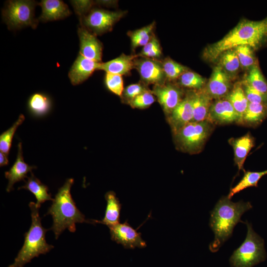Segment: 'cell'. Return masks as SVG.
<instances>
[{"instance_id": "obj_1", "label": "cell", "mask_w": 267, "mask_h": 267, "mask_svg": "<svg viewBox=\"0 0 267 267\" xmlns=\"http://www.w3.org/2000/svg\"><path fill=\"white\" fill-rule=\"evenodd\" d=\"M267 42V17L260 21L243 19L222 39L207 46L203 57L209 62H214L226 50L243 45L257 50Z\"/></svg>"}, {"instance_id": "obj_2", "label": "cell", "mask_w": 267, "mask_h": 267, "mask_svg": "<svg viewBox=\"0 0 267 267\" xmlns=\"http://www.w3.org/2000/svg\"><path fill=\"white\" fill-rule=\"evenodd\" d=\"M252 208L249 202H233L227 196L222 197L211 214L210 226L215 234L209 245L212 252L218 251L231 236L234 226L241 221L242 215Z\"/></svg>"}, {"instance_id": "obj_3", "label": "cell", "mask_w": 267, "mask_h": 267, "mask_svg": "<svg viewBox=\"0 0 267 267\" xmlns=\"http://www.w3.org/2000/svg\"><path fill=\"white\" fill-rule=\"evenodd\" d=\"M73 183V178L66 180L64 185L59 188L46 214L50 215L52 217L53 224L49 229L53 231L55 239L66 229L74 232L77 223L93 224L92 220H86L85 215L76 207L70 192Z\"/></svg>"}, {"instance_id": "obj_4", "label": "cell", "mask_w": 267, "mask_h": 267, "mask_svg": "<svg viewBox=\"0 0 267 267\" xmlns=\"http://www.w3.org/2000/svg\"><path fill=\"white\" fill-rule=\"evenodd\" d=\"M32 218V223L29 230L25 233L24 243L14 262L8 267H24L27 263L41 254H45L54 246L46 243L45 234L48 229L42 225L39 209L36 203L29 204Z\"/></svg>"}, {"instance_id": "obj_5", "label": "cell", "mask_w": 267, "mask_h": 267, "mask_svg": "<svg viewBox=\"0 0 267 267\" xmlns=\"http://www.w3.org/2000/svg\"><path fill=\"white\" fill-rule=\"evenodd\" d=\"M247 233L243 243L229 259L231 267H253L264 261L266 257L263 239L254 230L248 222Z\"/></svg>"}, {"instance_id": "obj_6", "label": "cell", "mask_w": 267, "mask_h": 267, "mask_svg": "<svg viewBox=\"0 0 267 267\" xmlns=\"http://www.w3.org/2000/svg\"><path fill=\"white\" fill-rule=\"evenodd\" d=\"M212 130L208 120L191 122L174 133L178 148L183 152L196 153L202 149Z\"/></svg>"}, {"instance_id": "obj_7", "label": "cell", "mask_w": 267, "mask_h": 267, "mask_svg": "<svg viewBox=\"0 0 267 267\" xmlns=\"http://www.w3.org/2000/svg\"><path fill=\"white\" fill-rule=\"evenodd\" d=\"M38 3L33 0H9L2 10V17L9 29L30 26L35 29L39 20L35 18L34 9Z\"/></svg>"}, {"instance_id": "obj_8", "label": "cell", "mask_w": 267, "mask_h": 267, "mask_svg": "<svg viewBox=\"0 0 267 267\" xmlns=\"http://www.w3.org/2000/svg\"><path fill=\"white\" fill-rule=\"evenodd\" d=\"M125 14V11H110L94 8L81 18L82 26L94 34L100 35L110 31L113 25Z\"/></svg>"}, {"instance_id": "obj_9", "label": "cell", "mask_w": 267, "mask_h": 267, "mask_svg": "<svg viewBox=\"0 0 267 267\" xmlns=\"http://www.w3.org/2000/svg\"><path fill=\"white\" fill-rule=\"evenodd\" d=\"M111 239L126 249L144 248L146 242L142 239L141 234L132 227L127 222L119 223L108 227Z\"/></svg>"}, {"instance_id": "obj_10", "label": "cell", "mask_w": 267, "mask_h": 267, "mask_svg": "<svg viewBox=\"0 0 267 267\" xmlns=\"http://www.w3.org/2000/svg\"><path fill=\"white\" fill-rule=\"evenodd\" d=\"M141 80L147 84L161 85L166 79L162 64L154 59L142 58L135 60Z\"/></svg>"}, {"instance_id": "obj_11", "label": "cell", "mask_w": 267, "mask_h": 267, "mask_svg": "<svg viewBox=\"0 0 267 267\" xmlns=\"http://www.w3.org/2000/svg\"><path fill=\"white\" fill-rule=\"evenodd\" d=\"M80 40V54L84 57L100 63L102 59V45L94 34L81 26L78 30Z\"/></svg>"}, {"instance_id": "obj_12", "label": "cell", "mask_w": 267, "mask_h": 267, "mask_svg": "<svg viewBox=\"0 0 267 267\" xmlns=\"http://www.w3.org/2000/svg\"><path fill=\"white\" fill-rule=\"evenodd\" d=\"M152 92L157 97L164 112L169 115L182 100L180 89L171 84L155 85Z\"/></svg>"}, {"instance_id": "obj_13", "label": "cell", "mask_w": 267, "mask_h": 267, "mask_svg": "<svg viewBox=\"0 0 267 267\" xmlns=\"http://www.w3.org/2000/svg\"><path fill=\"white\" fill-rule=\"evenodd\" d=\"M207 120L218 124H226L238 122L239 118L231 104L225 97L212 103Z\"/></svg>"}, {"instance_id": "obj_14", "label": "cell", "mask_w": 267, "mask_h": 267, "mask_svg": "<svg viewBox=\"0 0 267 267\" xmlns=\"http://www.w3.org/2000/svg\"><path fill=\"white\" fill-rule=\"evenodd\" d=\"M193 111L191 93L187 94L169 115V123L174 133L193 121Z\"/></svg>"}, {"instance_id": "obj_15", "label": "cell", "mask_w": 267, "mask_h": 267, "mask_svg": "<svg viewBox=\"0 0 267 267\" xmlns=\"http://www.w3.org/2000/svg\"><path fill=\"white\" fill-rule=\"evenodd\" d=\"M230 77L218 65L213 69L205 90L211 98L219 99L226 96L230 91Z\"/></svg>"}, {"instance_id": "obj_16", "label": "cell", "mask_w": 267, "mask_h": 267, "mask_svg": "<svg viewBox=\"0 0 267 267\" xmlns=\"http://www.w3.org/2000/svg\"><path fill=\"white\" fill-rule=\"evenodd\" d=\"M100 63L89 60L79 54L68 74L72 84L77 85L86 81L95 70H98Z\"/></svg>"}, {"instance_id": "obj_17", "label": "cell", "mask_w": 267, "mask_h": 267, "mask_svg": "<svg viewBox=\"0 0 267 267\" xmlns=\"http://www.w3.org/2000/svg\"><path fill=\"white\" fill-rule=\"evenodd\" d=\"M36 167L30 166L24 162L22 153V143L18 144V153L16 161L8 171L5 172V178L8 180V183L6 188L7 192L11 191L13 186L17 182L24 180L27 178V174L32 172Z\"/></svg>"}, {"instance_id": "obj_18", "label": "cell", "mask_w": 267, "mask_h": 267, "mask_svg": "<svg viewBox=\"0 0 267 267\" xmlns=\"http://www.w3.org/2000/svg\"><path fill=\"white\" fill-rule=\"evenodd\" d=\"M38 4L42 7L38 20L42 22L62 19L71 14L68 5L62 0H43Z\"/></svg>"}, {"instance_id": "obj_19", "label": "cell", "mask_w": 267, "mask_h": 267, "mask_svg": "<svg viewBox=\"0 0 267 267\" xmlns=\"http://www.w3.org/2000/svg\"><path fill=\"white\" fill-rule=\"evenodd\" d=\"M138 57L136 55L121 54L120 56L106 62H101L98 70L106 73L125 75L130 73L134 67L135 60Z\"/></svg>"}, {"instance_id": "obj_20", "label": "cell", "mask_w": 267, "mask_h": 267, "mask_svg": "<svg viewBox=\"0 0 267 267\" xmlns=\"http://www.w3.org/2000/svg\"><path fill=\"white\" fill-rule=\"evenodd\" d=\"M105 199L107 205L104 218L100 221L92 220L93 224L101 223L109 227L120 223L122 205L113 191L107 192L105 195Z\"/></svg>"}, {"instance_id": "obj_21", "label": "cell", "mask_w": 267, "mask_h": 267, "mask_svg": "<svg viewBox=\"0 0 267 267\" xmlns=\"http://www.w3.org/2000/svg\"><path fill=\"white\" fill-rule=\"evenodd\" d=\"M234 150V161L239 170H244L243 165L246 158L254 144L253 137L249 134L229 140Z\"/></svg>"}, {"instance_id": "obj_22", "label": "cell", "mask_w": 267, "mask_h": 267, "mask_svg": "<svg viewBox=\"0 0 267 267\" xmlns=\"http://www.w3.org/2000/svg\"><path fill=\"white\" fill-rule=\"evenodd\" d=\"M193 119L192 122L207 120L212 98L206 90H200L191 93Z\"/></svg>"}, {"instance_id": "obj_23", "label": "cell", "mask_w": 267, "mask_h": 267, "mask_svg": "<svg viewBox=\"0 0 267 267\" xmlns=\"http://www.w3.org/2000/svg\"><path fill=\"white\" fill-rule=\"evenodd\" d=\"M27 180L25 184L20 187L19 189H24L30 191L35 196L37 199L36 203L37 206L40 208L42 203L47 200L53 201L54 198L51 197L50 193L48 192L47 186L43 183L37 178L32 172H31L30 177H27Z\"/></svg>"}, {"instance_id": "obj_24", "label": "cell", "mask_w": 267, "mask_h": 267, "mask_svg": "<svg viewBox=\"0 0 267 267\" xmlns=\"http://www.w3.org/2000/svg\"><path fill=\"white\" fill-rule=\"evenodd\" d=\"M225 98L234 108L238 116V122H240L249 104L242 85L236 84L235 85L232 89L225 96Z\"/></svg>"}, {"instance_id": "obj_25", "label": "cell", "mask_w": 267, "mask_h": 267, "mask_svg": "<svg viewBox=\"0 0 267 267\" xmlns=\"http://www.w3.org/2000/svg\"><path fill=\"white\" fill-rule=\"evenodd\" d=\"M267 116V104L250 103L240 123L248 126H257Z\"/></svg>"}, {"instance_id": "obj_26", "label": "cell", "mask_w": 267, "mask_h": 267, "mask_svg": "<svg viewBox=\"0 0 267 267\" xmlns=\"http://www.w3.org/2000/svg\"><path fill=\"white\" fill-rule=\"evenodd\" d=\"M218 65L232 78L239 70L240 62L234 48L222 52L219 57Z\"/></svg>"}, {"instance_id": "obj_27", "label": "cell", "mask_w": 267, "mask_h": 267, "mask_svg": "<svg viewBox=\"0 0 267 267\" xmlns=\"http://www.w3.org/2000/svg\"><path fill=\"white\" fill-rule=\"evenodd\" d=\"M267 174V170L262 172H245L241 180L230 191L227 197L231 199L235 194L251 186H257L259 180Z\"/></svg>"}, {"instance_id": "obj_28", "label": "cell", "mask_w": 267, "mask_h": 267, "mask_svg": "<svg viewBox=\"0 0 267 267\" xmlns=\"http://www.w3.org/2000/svg\"><path fill=\"white\" fill-rule=\"evenodd\" d=\"M154 26V22L139 29L128 32V34L131 39L133 48L143 47L149 42L153 34V30Z\"/></svg>"}, {"instance_id": "obj_29", "label": "cell", "mask_w": 267, "mask_h": 267, "mask_svg": "<svg viewBox=\"0 0 267 267\" xmlns=\"http://www.w3.org/2000/svg\"><path fill=\"white\" fill-rule=\"evenodd\" d=\"M244 82L256 90L267 94V82L257 64L249 70Z\"/></svg>"}, {"instance_id": "obj_30", "label": "cell", "mask_w": 267, "mask_h": 267, "mask_svg": "<svg viewBox=\"0 0 267 267\" xmlns=\"http://www.w3.org/2000/svg\"><path fill=\"white\" fill-rule=\"evenodd\" d=\"M234 49L237 53L240 67L244 69L250 70L257 64L254 49L249 45L238 46Z\"/></svg>"}, {"instance_id": "obj_31", "label": "cell", "mask_w": 267, "mask_h": 267, "mask_svg": "<svg viewBox=\"0 0 267 267\" xmlns=\"http://www.w3.org/2000/svg\"><path fill=\"white\" fill-rule=\"evenodd\" d=\"M161 64L165 77L169 80L179 78L183 73L188 71L186 67L170 58L164 59Z\"/></svg>"}, {"instance_id": "obj_32", "label": "cell", "mask_w": 267, "mask_h": 267, "mask_svg": "<svg viewBox=\"0 0 267 267\" xmlns=\"http://www.w3.org/2000/svg\"><path fill=\"white\" fill-rule=\"evenodd\" d=\"M29 107L34 114L42 115L48 111L50 107V101L45 95L36 93L30 98Z\"/></svg>"}, {"instance_id": "obj_33", "label": "cell", "mask_w": 267, "mask_h": 267, "mask_svg": "<svg viewBox=\"0 0 267 267\" xmlns=\"http://www.w3.org/2000/svg\"><path fill=\"white\" fill-rule=\"evenodd\" d=\"M24 120V116L21 114L12 127L0 135V150L1 152L7 155L8 154L14 133L17 128L23 122Z\"/></svg>"}, {"instance_id": "obj_34", "label": "cell", "mask_w": 267, "mask_h": 267, "mask_svg": "<svg viewBox=\"0 0 267 267\" xmlns=\"http://www.w3.org/2000/svg\"><path fill=\"white\" fill-rule=\"evenodd\" d=\"M179 82L184 87L201 89L204 85L205 79L196 73L187 71L179 77Z\"/></svg>"}, {"instance_id": "obj_35", "label": "cell", "mask_w": 267, "mask_h": 267, "mask_svg": "<svg viewBox=\"0 0 267 267\" xmlns=\"http://www.w3.org/2000/svg\"><path fill=\"white\" fill-rule=\"evenodd\" d=\"M162 55V49L159 41L153 34L149 42L144 45L138 56L154 59L160 58Z\"/></svg>"}, {"instance_id": "obj_36", "label": "cell", "mask_w": 267, "mask_h": 267, "mask_svg": "<svg viewBox=\"0 0 267 267\" xmlns=\"http://www.w3.org/2000/svg\"><path fill=\"white\" fill-rule=\"evenodd\" d=\"M105 83L107 89L112 93L120 96L122 95L124 89L121 75L106 73Z\"/></svg>"}, {"instance_id": "obj_37", "label": "cell", "mask_w": 267, "mask_h": 267, "mask_svg": "<svg viewBox=\"0 0 267 267\" xmlns=\"http://www.w3.org/2000/svg\"><path fill=\"white\" fill-rule=\"evenodd\" d=\"M155 101V96L152 91H147L135 97L129 104L134 108L145 109L151 105Z\"/></svg>"}, {"instance_id": "obj_38", "label": "cell", "mask_w": 267, "mask_h": 267, "mask_svg": "<svg viewBox=\"0 0 267 267\" xmlns=\"http://www.w3.org/2000/svg\"><path fill=\"white\" fill-rule=\"evenodd\" d=\"M242 85L249 102L267 104V94L256 90L245 82Z\"/></svg>"}, {"instance_id": "obj_39", "label": "cell", "mask_w": 267, "mask_h": 267, "mask_svg": "<svg viewBox=\"0 0 267 267\" xmlns=\"http://www.w3.org/2000/svg\"><path fill=\"white\" fill-rule=\"evenodd\" d=\"M150 91L141 84H133L127 86L123 91V94L125 99L129 103L138 95Z\"/></svg>"}, {"instance_id": "obj_40", "label": "cell", "mask_w": 267, "mask_h": 267, "mask_svg": "<svg viewBox=\"0 0 267 267\" xmlns=\"http://www.w3.org/2000/svg\"><path fill=\"white\" fill-rule=\"evenodd\" d=\"M70 2L80 18L85 15L93 3V1L90 0H71Z\"/></svg>"}, {"instance_id": "obj_41", "label": "cell", "mask_w": 267, "mask_h": 267, "mask_svg": "<svg viewBox=\"0 0 267 267\" xmlns=\"http://www.w3.org/2000/svg\"><path fill=\"white\" fill-rule=\"evenodd\" d=\"M8 155L2 152H0V166L2 167L7 165L8 162Z\"/></svg>"}]
</instances>
